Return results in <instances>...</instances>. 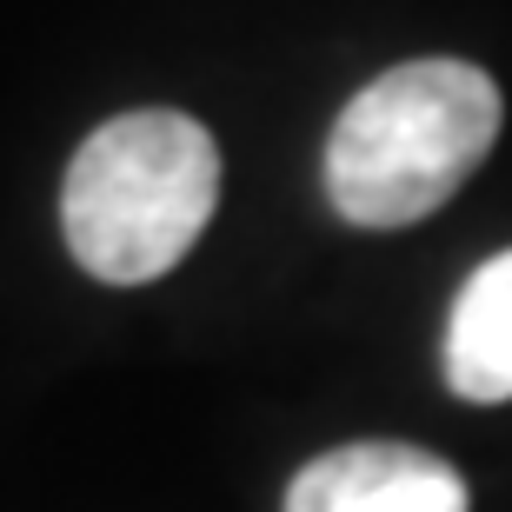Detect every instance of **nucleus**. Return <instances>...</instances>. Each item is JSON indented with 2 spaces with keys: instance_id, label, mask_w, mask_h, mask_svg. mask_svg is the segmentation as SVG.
<instances>
[{
  "instance_id": "3",
  "label": "nucleus",
  "mask_w": 512,
  "mask_h": 512,
  "mask_svg": "<svg viewBox=\"0 0 512 512\" xmlns=\"http://www.w3.org/2000/svg\"><path fill=\"white\" fill-rule=\"evenodd\" d=\"M466 479L439 453L399 446V439H360L333 446L286 486V512H466Z\"/></svg>"
},
{
  "instance_id": "2",
  "label": "nucleus",
  "mask_w": 512,
  "mask_h": 512,
  "mask_svg": "<svg viewBox=\"0 0 512 512\" xmlns=\"http://www.w3.org/2000/svg\"><path fill=\"white\" fill-rule=\"evenodd\" d=\"M220 207V147L173 107H133L80 140L60 227L74 260L107 286H147L193 253Z\"/></svg>"
},
{
  "instance_id": "1",
  "label": "nucleus",
  "mask_w": 512,
  "mask_h": 512,
  "mask_svg": "<svg viewBox=\"0 0 512 512\" xmlns=\"http://www.w3.org/2000/svg\"><path fill=\"white\" fill-rule=\"evenodd\" d=\"M499 140V87L473 60H406L346 100L326 140V200L353 227H413Z\"/></svg>"
},
{
  "instance_id": "4",
  "label": "nucleus",
  "mask_w": 512,
  "mask_h": 512,
  "mask_svg": "<svg viewBox=\"0 0 512 512\" xmlns=\"http://www.w3.org/2000/svg\"><path fill=\"white\" fill-rule=\"evenodd\" d=\"M446 386L473 406L512 399V247L459 286L446 320Z\"/></svg>"
}]
</instances>
